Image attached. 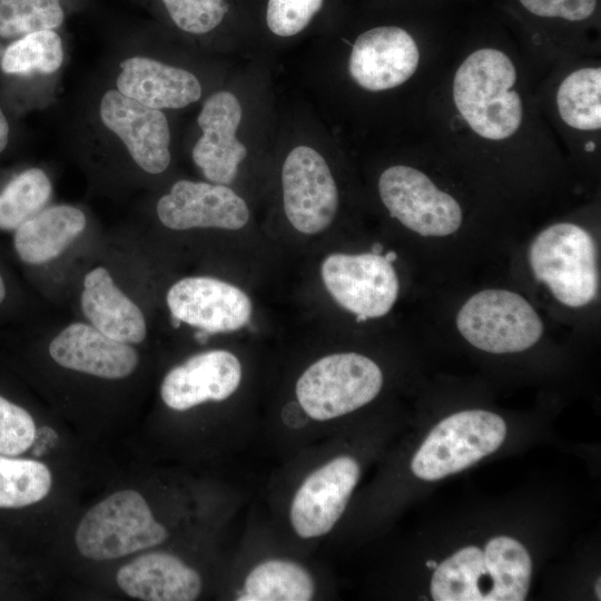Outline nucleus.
<instances>
[{
    "label": "nucleus",
    "mask_w": 601,
    "mask_h": 601,
    "mask_svg": "<svg viewBox=\"0 0 601 601\" xmlns=\"http://www.w3.org/2000/svg\"><path fill=\"white\" fill-rule=\"evenodd\" d=\"M531 573L526 549L500 535L491 539L484 550L469 545L437 564L431 595L435 601H522Z\"/></svg>",
    "instance_id": "1"
},
{
    "label": "nucleus",
    "mask_w": 601,
    "mask_h": 601,
    "mask_svg": "<svg viewBox=\"0 0 601 601\" xmlns=\"http://www.w3.org/2000/svg\"><path fill=\"white\" fill-rule=\"evenodd\" d=\"M515 81L513 62L496 49H479L459 67L453 81L454 104L479 136L501 140L518 130L523 108L513 89Z\"/></svg>",
    "instance_id": "2"
},
{
    "label": "nucleus",
    "mask_w": 601,
    "mask_h": 601,
    "mask_svg": "<svg viewBox=\"0 0 601 601\" xmlns=\"http://www.w3.org/2000/svg\"><path fill=\"white\" fill-rule=\"evenodd\" d=\"M529 263L535 279L568 307H583L598 294L595 243L579 225L558 223L540 231L530 245Z\"/></svg>",
    "instance_id": "3"
},
{
    "label": "nucleus",
    "mask_w": 601,
    "mask_h": 601,
    "mask_svg": "<svg viewBox=\"0 0 601 601\" xmlns=\"http://www.w3.org/2000/svg\"><path fill=\"white\" fill-rule=\"evenodd\" d=\"M168 536L134 490L111 494L91 508L76 531L79 552L92 560H111L152 548Z\"/></svg>",
    "instance_id": "4"
},
{
    "label": "nucleus",
    "mask_w": 601,
    "mask_h": 601,
    "mask_svg": "<svg viewBox=\"0 0 601 601\" xmlns=\"http://www.w3.org/2000/svg\"><path fill=\"white\" fill-rule=\"evenodd\" d=\"M505 435L504 420L492 412H457L428 433L412 460V472L425 481L457 473L495 452Z\"/></svg>",
    "instance_id": "5"
},
{
    "label": "nucleus",
    "mask_w": 601,
    "mask_h": 601,
    "mask_svg": "<svg viewBox=\"0 0 601 601\" xmlns=\"http://www.w3.org/2000/svg\"><path fill=\"white\" fill-rule=\"evenodd\" d=\"M382 385L375 362L357 353H339L312 364L297 381L296 396L308 417L327 421L366 405Z\"/></svg>",
    "instance_id": "6"
},
{
    "label": "nucleus",
    "mask_w": 601,
    "mask_h": 601,
    "mask_svg": "<svg viewBox=\"0 0 601 601\" xmlns=\"http://www.w3.org/2000/svg\"><path fill=\"white\" fill-rule=\"evenodd\" d=\"M460 334L474 347L492 353L523 352L543 334V323L520 294L491 288L471 296L456 315Z\"/></svg>",
    "instance_id": "7"
},
{
    "label": "nucleus",
    "mask_w": 601,
    "mask_h": 601,
    "mask_svg": "<svg viewBox=\"0 0 601 601\" xmlns=\"http://www.w3.org/2000/svg\"><path fill=\"white\" fill-rule=\"evenodd\" d=\"M321 275L329 295L355 314L357 322L386 315L400 292L392 263L373 252L328 255L322 263Z\"/></svg>",
    "instance_id": "8"
},
{
    "label": "nucleus",
    "mask_w": 601,
    "mask_h": 601,
    "mask_svg": "<svg viewBox=\"0 0 601 601\" xmlns=\"http://www.w3.org/2000/svg\"><path fill=\"white\" fill-rule=\"evenodd\" d=\"M378 193L391 216L424 237H445L462 224L460 204L422 171L396 165L378 179Z\"/></svg>",
    "instance_id": "9"
},
{
    "label": "nucleus",
    "mask_w": 601,
    "mask_h": 601,
    "mask_svg": "<svg viewBox=\"0 0 601 601\" xmlns=\"http://www.w3.org/2000/svg\"><path fill=\"white\" fill-rule=\"evenodd\" d=\"M283 204L287 219L307 235L326 229L338 207V193L323 156L308 146H297L282 168Z\"/></svg>",
    "instance_id": "10"
},
{
    "label": "nucleus",
    "mask_w": 601,
    "mask_h": 601,
    "mask_svg": "<svg viewBox=\"0 0 601 601\" xmlns=\"http://www.w3.org/2000/svg\"><path fill=\"white\" fill-rule=\"evenodd\" d=\"M99 116L142 170L155 175L167 169L170 130L161 110L144 106L111 89L100 100Z\"/></svg>",
    "instance_id": "11"
},
{
    "label": "nucleus",
    "mask_w": 601,
    "mask_h": 601,
    "mask_svg": "<svg viewBox=\"0 0 601 601\" xmlns=\"http://www.w3.org/2000/svg\"><path fill=\"white\" fill-rule=\"evenodd\" d=\"M166 300L171 316L209 334L239 329L252 315V302L240 288L213 277L180 279Z\"/></svg>",
    "instance_id": "12"
},
{
    "label": "nucleus",
    "mask_w": 601,
    "mask_h": 601,
    "mask_svg": "<svg viewBox=\"0 0 601 601\" xmlns=\"http://www.w3.org/2000/svg\"><path fill=\"white\" fill-rule=\"evenodd\" d=\"M359 477L349 456H338L314 471L299 486L290 504V523L303 539L329 532L343 514Z\"/></svg>",
    "instance_id": "13"
},
{
    "label": "nucleus",
    "mask_w": 601,
    "mask_h": 601,
    "mask_svg": "<svg viewBox=\"0 0 601 601\" xmlns=\"http://www.w3.org/2000/svg\"><path fill=\"white\" fill-rule=\"evenodd\" d=\"M157 215L168 228L239 229L249 218L245 200L220 184L179 180L157 203Z\"/></svg>",
    "instance_id": "14"
},
{
    "label": "nucleus",
    "mask_w": 601,
    "mask_h": 601,
    "mask_svg": "<svg viewBox=\"0 0 601 601\" xmlns=\"http://www.w3.org/2000/svg\"><path fill=\"white\" fill-rule=\"evenodd\" d=\"M420 52L412 36L395 26H380L362 32L349 56L354 81L370 91L395 88L416 71Z\"/></svg>",
    "instance_id": "15"
},
{
    "label": "nucleus",
    "mask_w": 601,
    "mask_h": 601,
    "mask_svg": "<svg viewBox=\"0 0 601 601\" xmlns=\"http://www.w3.org/2000/svg\"><path fill=\"white\" fill-rule=\"evenodd\" d=\"M242 107L229 91L213 93L204 102L197 122L203 135L193 148V160L214 184L228 185L237 176L247 149L236 137Z\"/></svg>",
    "instance_id": "16"
},
{
    "label": "nucleus",
    "mask_w": 601,
    "mask_h": 601,
    "mask_svg": "<svg viewBox=\"0 0 601 601\" xmlns=\"http://www.w3.org/2000/svg\"><path fill=\"white\" fill-rule=\"evenodd\" d=\"M238 358L223 349L196 354L175 366L165 376L160 395L176 411H185L207 401H224L239 386Z\"/></svg>",
    "instance_id": "17"
},
{
    "label": "nucleus",
    "mask_w": 601,
    "mask_h": 601,
    "mask_svg": "<svg viewBox=\"0 0 601 601\" xmlns=\"http://www.w3.org/2000/svg\"><path fill=\"white\" fill-rule=\"evenodd\" d=\"M59 365L104 378H122L138 365V354L129 344L112 339L92 325L67 326L49 345Z\"/></svg>",
    "instance_id": "18"
},
{
    "label": "nucleus",
    "mask_w": 601,
    "mask_h": 601,
    "mask_svg": "<svg viewBox=\"0 0 601 601\" xmlns=\"http://www.w3.org/2000/svg\"><path fill=\"white\" fill-rule=\"evenodd\" d=\"M116 89L144 106L159 110L185 108L201 96V85L194 73L142 56L120 62Z\"/></svg>",
    "instance_id": "19"
},
{
    "label": "nucleus",
    "mask_w": 601,
    "mask_h": 601,
    "mask_svg": "<svg viewBox=\"0 0 601 601\" xmlns=\"http://www.w3.org/2000/svg\"><path fill=\"white\" fill-rule=\"evenodd\" d=\"M117 583L129 597L145 601H193L201 590L199 574L165 552L146 553L124 565Z\"/></svg>",
    "instance_id": "20"
},
{
    "label": "nucleus",
    "mask_w": 601,
    "mask_h": 601,
    "mask_svg": "<svg viewBox=\"0 0 601 601\" xmlns=\"http://www.w3.org/2000/svg\"><path fill=\"white\" fill-rule=\"evenodd\" d=\"M81 308L92 326L112 339L138 344L146 337L140 308L117 287L104 267H96L86 275Z\"/></svg>",
    "instance_id": "21"
},
{
    "label": "nucleus",
    "mask_w": 601,
    "mask_h": 601,
    "mask_svg": "<svg viewBox=\"0 0 601 601\" xmlns=\"http://www.w3.org/2000/svg\"><path fill=\"white\" fill-rule=\"evenodd\" d=\"M77 207L56 205L41 209L14 230V249L21 260L42 264L59 256L85 229Z\"/></svg>",
    "instance_id": "22"
},
{
    "label": "nucleus",
    "mask_w": 601,
    "mask_h": 601,
    "mask_svg": "<svg viewBox=\"0 0 601 601\" xmlns=\"http://www.w3.org/2000/svg\"><path fill=\"white\" fill-rule=\"evenodd\" d=\"M315 585L300 565L285 560H268L256 565L245 581L239 601H308Z\"/></svg>",
    "instance_id": "23"
},
{
    "label": "nucleus",
    "mask_w": 601,
    "mask_h": 601,
    "mask_svg": "<svg viewBox=\"0 0 601 601\" xmlns=\"http://www.w3.org/2000/svg\"><path fill=\"white\" fill-rule=\"evenodd\" d=\"M63 58V45L57 30H40L8 42L0 55V70L11 77L35 72L50 75L61 67Z\"/></svg>",
    "instance_id": "24"
},
{
    "label": "nucleus",
    "mask_w": 601,
    "mask_h": 601,
    "mask_svg": "<svg viewBox=\"0 0 601 601\" xmlns=\"http://www.w3.org/2000/svg\"><path fill=\"white\" fill-rule=\"evenodd\" d=\"M556 105L562 120L572 128L597 130L601 127V69L582 68L560 85Z\"/></svg>",
    "instance_id": "25"
},
{
    "label": "nucleus",
    "mask_w": 601,
    "mask_h": 601,
    "mask_svg": "<svg viewBox=\"0 0 601 601\" xmlns=\"http://www.w3.org/2000/svg\"><path fill=\"white\" fill-rule=\"evenodd\" d=\"M51 473L43 463L0 454V509H19L41 501L50 491Z\"/></svg>",
    "instance_id": "26"
},
{
    "label": "nucleus",
    "mask_w": 601,
    "mask_h": 601,
    "mask_svg": "<svg viewBox=\"0 0 601 601\" xmlns=\"http://www.w3.org/2000/svg\"><path fill=\"white\" fill-rule=\"evenodd\" d=\"M51 196V183L40 168L16 175L0 191V229L16 230L45 208Z\"/></svg>",
    "instance_id": "27"
},
{
    "label": "nucleus",
    "mask_w": 601,
    "mask_h": 601,
    "mask_svg": "<svg viewBox=\"0 0 601 601\" xmlns=\"http://www.w3.org/2000/svg\"><path fill=\"white\" fill-rule=\"evenodd\" d=\"M69 0H0V41L27 33L58 30L66 20Z\"/></svg>",
    "instance_id": "28"
},
{
    "label": "nucleus",
    "mask_w": 601,
    "mask_h": 601,
    "mask_svg": "<svg viewBox=\"0 0 601 601\" xmlns=\"http://www.w3.org/2000/svg\"><path fill=\"white\" fill-rule=\"evenodd\" d=\"M326 0H266L265 24L275 36L288 38L304 31L319 14Z\"/></svg>",
    "instance_id": "29"
},
{
    "label": "nucleus",
    "mask_w": 601,
    "mask_h": 601,
    "mask_svg": "<svg viewBox=\"0 0 601 601\" xmlns=\"http://www.w3.org/2000/svg\"><path fill=\"white\" fill-rule=\"evenodd\" d=\"M32 416L21 406L0 396V454L18 456L36 440Z\"/></svg>",
    "instance_id": "30"
},
{
    "label": "nucleus",
    "mask_w": 601,
    "mask_h": 601,
    "mask_svg": "<svg viewBox=\"0 0 601 601\" xmlns=\"http://www.w3.org/2000/svg\"><path fill=\"white\" fill-rule=\"evenodd\" d=\"M520 2L535 16L570 21L589 18L597 6V0H520Z\"/></svg>",
    "instance_id": "31"
},
{
    "label": "nucleus",
    "mask_w": 601,
    "mask_h": 601,
    "mask_svg": "<svg viewBox=\"0 0 601 601\" xmlns=\"http://www.w3.org/2000/svg\"><path fill=\"white\" fill-rule=\"evenodd\" d=\"M306 412L303 410L299 403H288L283 410V418L286 424L290 426L302 425L306 422L303 414Z\"/></svg>",
    "instance_id": "32"
},
{
    "label": "nucleus",
    "mask_w": 601,
    "mask_h": 601,
    "mask_svg": "<svg viewBox=\"0 0 601 601\" xmlns=\"http://www.w3.org/2000/svg\"><path fill=\"white\" fill-rule=\"evenodd\" d=\"M11 128L9 120L0 106V154L4 151L10 141Z\"/></svg>",
    "instance_id": "33"
},
{
    "label": "nucleus",
    "mask_w": 601,
    "mask_h": 601,
    "mask_svg": "<svg viewBox=\"0 0 601 601\" xmlns=\"http://www.w3.org/2000/svg\"><path fill=\"white\" fill-rule=\"evenodd\" d=\"M209 333L203 331V329H199L196 334H195V338L198 343L200 344H205L209 337Z\"/></svg>",
    "instance_id": "34"
},
{
    "label": "nucleus",
    "mask_w": 601,
    "mask_h": 601,
    "mask_svg": "<svg viewBox=\"0 0 601 601\" xmlns=\"http://www.w3.org/2000/svg\"><path fill=\"white\" fill-rule=\"evenodd\" d=\"M4 297H6V286H4L2 276L0 274V304L3 302Z\"/></svg>",
    "instance_id": "35"
},
{
    "label": "nucleus",
    "mask_w": 601,
    "mask_h": 601,
    "mask_svg": "<svg viewBox=\"0 0 601 601\" xmlns=\"http://www.w3.org/2000/svg\"><path fill=\"white\" fill-rule=\"evenodd\" d=\"M384 256L391 263H393L397 257L394 252H387Z\"/></svg>",
    "instance_id": "36"
},
{
    "label": "nucleus",
    "mask_w": 601,
    "mask_h": 601,
    "mask_svg": "<svg viewBox=\"0 0 601 601\" xmlns=\"http://www.w3.org/2000/svg\"><path fill=\"white\" fill-rule=\"evenodd\" d=\"M382 249H383V248H382V245L375 244V245L373 246V248H372V252H373V253H376V254H381Z\"/></svg>",
    "instance_id": "37"
},
{
    "label": "nucleus",
    "mask_w": 601,
    "mask_h": 601,
    "mask_svg": "<svg viewBox=\"0 0 601 601\" xmlns=\"http://www.w3.org/2000/svg\"><path fill=\"white\" fill-rule=\"evenodd\" d=\"M426 566L431 568V569H435L437 566V563L433 560H428L426 561Z\"/></svg>",
    "instance_id": "38"
},
{
    "label": "nucleus",
    "mask_w": 601,
    "mask_h": 601,
    "mask_svg": "<svg viewBox=\"0 0 601 601\" xmlns=\"http://www.w3.org/2000/svg\"><path fill=\"white\" fill-rule=\"evenodd\" d=\"M171 322H173V326L176 327V328L179 327V325L181 323L178 318H176L174 316H171Z\"/></svg>",
    "instance_id": "39"
},
{
    "label": "nucleus",
    "mask_w": 601,
    "mask_h": 601,
    "mask_svg": "<svg viewBox=\"0 0 601 601\" xmlns=\"http://www.w3.org/2000/svg\"><path fill=\"white\" fill-rule=\"evenodd\" d=\"M595 593H597L598 598L601 599L600 598V595H601V592H600V579L598 580V583L595 585Z\"/></svg>",
    "instance_id": "40"
},
{
    "label": "nucleus",
    "mask_w": 601,
    "mask_h": 601,
    "mask_svg": "<svg viewBox=\"0 0 601 601\" xmlns=\"http://www.w3.org/2000/svg\"><path fill=\"white\" fill-rule=\"evenodd\" d=\"M593 148H594V144H593V142H590V144H587V145H585V149H587V150H593Z\"/></svg>",
    "instance_id": "41"
}]
</instances>
